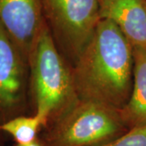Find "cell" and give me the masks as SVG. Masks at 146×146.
<instances>
[{
    "label": "cell",
    "instance_id": "11",
    "mask_svg": "<svg viewBox=\"0 0 146 146\" xmlns=\"http://www.w3.org/2000/svg\"><path fill=\"white\" fill-rule=\"evenodd\" d=\"M12 146H44L42 145V143L41 141L39 140V138H37L36 140L34 141H33L31 143L29 144H25V145H21V144H15L14 145Z\"/></svg>",
    "mask_w": 146,
    "mask_h": 146
},
{
    "label": "cell",
    "instance_id": "12",
    "mask_svg": "<svg viewBox=\"0 0 146 146\" xmlns=\"http://www.w3.org/2000/svg\"><path fill=\"white\" fill-rule=\"evenodd\" d=\"M0 125H1V123H0ZM2 132H3V131H2L1 128H0V146H3V141H2V136H1Z\"/></svg>",
    "mask_w": 146,
    "mask_h": 146
},
{
    "label": "cell",
    "instance_id": "1",
    "mask_svg": "<svg viewBox=\"0 0 146 146\" xmlns=\"http://www.w3.org/2000/svg\"><path fill=\"white\" fill-rule=\"evenodd\" d=\"M132 47L114 22L101 19L87 46L72 67L79 99L121 110L133 85Z\"/></svg>",
    "mask_w": 146,
    "mask_h": 146
},
{
    "label": "cell",
    "instance_id": "6",
    "mask_svg": "<svg viewBox=\"0 0 146 146\" xmlns=\"http://www.w3.org/2000/svg\"><path fill=\"white\" fill-rule=\"evenodd\" d=\"M0 23L29 64L46 24L42 0H0Z\"/></svg>",
    "mask_w": 146,
    "mask_h": 146
},
{
    "label": "cell",
    "instance_id": "3",
    "mask_svg": "<svg viewBox=\"0 0 146 146\" xmlns=\"http://www.w3.org/2000/svg\"><path fill=\"white\" fill-rule=\"evenodd\" d=\"M127 131L119 110L95 102L79 99L50 120L38 138L44 146H98Z\"/></svg>",
    "mask_w": 146,
    "mask_h": 146
},
{
    "label": "cell",
    "instance_id": "2",
    "mask_svg": "<svg viewBox=\"0 0 146 146\" xmlns=\"http://www.w3.org/2000/svg\"><path fill=\"white\" fill-rule=\"evenodd\" d=\"M29 67L34 114L42 119L45 127L79 100L72 68L56 46L46 22L36 39Z\"/></svg>",
    "mask_w": 146,
    "mask_h": 146
},
{
    "label": "cell",
    "instance_id": "9",
    "mask_svg": "<svg viewBox=\"0 0 146 146\" xmlns=\"http://www.w3.org/2000/svg\"><path fill=\"white\" fill-rule=\"evenodd\" d=\"M44 127V122L38 116L21 115L1 123L2 131L12 136L16 144H29L38 138Z\"/></svg>",
    "mask_w": 146,
    "mask_h": 146
},
{
    "label": "cell",
    "instance_id": "8",
    "mask_svg": "<svg viewBox=\"0 0 146 146\" xmlns=\"http://www.w3.org/2000/svg\"><path fill=\"white\" fill-rule=\"evenodd\" d=\"M133 85L129 101L119 114L128 130L146 125V50L132 47Z\"/></svg>",
    "mask_w": 146,
    "mask_h": 146
},
{
    "label": "cell",
    "instance_id": "7",
    "mask_svg": "<svg viewBox=\"0 0 146 146\" xmlns=\"http://www.w3.org/2000/svg\"><path fill=\"white\" fill-rule=\"evenodd\" d=\"M101 19L114 22L131 47L146 50V0H99Z\"/></svg>",
    "mask_w": 146,
    "mask_h": 146
},
{
    "label": "cell",
    "instance_id": "4",
    "mask_svg": "<svg viewBox=\"0 0 146 146\" xmlns=\"http://www.w3.org/2000/svg\"><path fill=\"white\" fill-rule=\"evenodd\" d=\"M42 3L56 46L72 68L101 21L99 0H42Z\"/></svg>",
    "mask_w": 146,
    "mask_h": 146
},
{
    "label": "cell",
    "instance_id": "10",
    "mask_svg": "<svg viewBox=\"0 0 146 146\" xmlns=\"http://www.w3.org/2000/svg\"><path fill=\"white\" fill-rule=\"evenodd\" d=\"M98 146H146V125L130 129L113 141Z\"/></svg>",
    "mask_w": 146,
    "mask_h": 146
},
{
    "label": "cell",
    "instance_id": "5",
    "mask_svg": "<svg viewBox=\"0 0 146 146\" xmlns=\"http://www.w3.org/2000/svg\"><path fill=\"white\" fill-rule=\"evenodd\" d=\"M29 67L0 23V123L25 115Z\"/></svg>",
    "mask_w": 146,
    "mask_h": 146
}]
</instances>
